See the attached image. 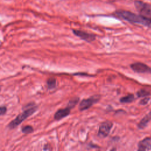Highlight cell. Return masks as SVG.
<instances>
[{"label": "cell", "instance_id": "9a60e30c", "mask_svg": "<svg viewBox=\"0 0 151 151\" xmlns=\"http://www.w3.org/2000/svg\"><path fill=\"white\" fill-rule=\"evenodd\" d=\"M34 129H33V127L31 126H24L22 128V132L24 133H25V134H28V133H31L33 132Z\"/></svg>", "mask_w": 151, "mask_h": 151}, {"label": "cell", "instance_id": "8fae6325", "mask_svg": "<svg viewBox=\"0 0 151 151\" xmlns=\"http://www.w3.org/2000/svg\"><path fill=\"white\" fill-rule=\"evenodd\" d=\"M134 100V96L133 94H128L120 99V102L122 103H130L133 101Z\"/></svg>", "mask_w": 151, "mask_h": 151}, {"label": "cell", "instance_id": "2e32d148", "mask_svg": "<svg viewBox=\"0 0 151 151\" xmlns=\"http://www.w3.org/2000/svg\"><path fill=\"white\" fill-rule=\"evenodd\" d=\"M149 100H150V98H149V97H144L143 99L140 100V101L139 102V104H141V105H146V104H147Z\"/></svg>", "mask_w": 151, "mask_h": 151}, {"label": "cell", "instance_id": "44dd1931", "mask_svg": "<svg viewBox=\"0 0 151 151\" xmlns=\"http://www.w3.org/2000/svg\"><path fill=\"white\" fill-rule=\"evenodd\" d=\"M97 151H100V150H97Z\"/></svg>", "mask_w": 151, "mask_h": 151}, {"label": "cell", "instance_id": "7c38bea8", "mask_svg": "<svg viewBox=\"0 0 151 151\" xmlns=\"http://www.w3.org/2000/svg\"><path fill=\"white\" fill-rule=\"evenodd\" d=\"M47 84L49 89H52L56 87V80L53 77H51L47 80Z\"/></svg>", "mask_w": 151, "mask_h": 151}, {"label": "cell", "instance_id": "30bf717a", "mask_svg": "<svg viewBox=\"0 0 151 151\" xmlns=\"http://www.w3.org/2000/svg\"><path fill=\"white\" fill-rule=\"evenodd\" d=\"M151 120V111L146 114L145 117L142 118V119L137 124V127L139 129H143L145 128L148 124V123Z\"/></svg>", "mask_w": 151, "mask_h": 151}, {"label": "cell", "instance_id": "6da1fadb", "mask_svg": "<svg viewBox=\"0 0 151 151\" xmlns=\"http://www.w3.org/2000/svg\"><path fill=\"white\" fill-rule=\"evenodd\" d=\"M115 14L117 17L132 23H137L146 26L151 25V19L143 17L140 14L137 15L129 11L118 10L115 12Z\"/></svg>", "mask_w": 151, "mask_h": 151}, {"label": "cell", "instance_id": "3957f363", "mask_svg": "<svg viewBox=\"0 0 151 151\" xmlns=\"http://www.w3.org/2000/svg\"><path fill=\"white\" fill-rule=\"evenodd\" d=\"M134 4L140 15L151 19V5L142 1H135Z\"/></svg>", "mask_w": 151, "mask_h": 151}, {"label": "cell", "instance_id": "d6986e66", "mask_svg": "<svg viewBox=\"0 0 151 151\" xmlns=\"http://www.w3.org/2000/svg\"><path fill=\"white\" fill-rule=\"evenodd\" d=\"M44 150L45 151H47V150H48V145H45L44 147Z\"/></svg>", "mask_w": 151, "mask_h": 151}, {"label": "cell", "instance_id": "ac0fdd59", "mask_svg": "<svg viewBox=\"0 0 151 151\" xmlns=\"http://www.w3.org/2000/svg\"><path fill=\"white\" fill-rule=\"evenodd\" d=\"M88 146H89L90 147H95V148H96V147H99V146H97V145H95V144H94V143H90L88 144Z\"/></svg>", "mask_w": 151, "mask_h": 151}, {"label": "cell", "instance_id": "52a82bcc", "mask_svg": "<svg viewBox=\"0 0 151 151\" xmlns=\"http://www.w3.org/2000/svg\"><path fill=\"white\" fill-rule=\"evenodd\" d=\"M130 66L134 72L138 73H151V68L144 63L140 62L134 63Z\"/></svg>", "mask_w": 151, "mask_h": 151}, {"label": "cell", "instance_id": "7a4b0ae2", "mask_svg": "<svg viewBox=\"0 0 151 151\" xmlns=\"http://www.w3.org/2000/svg\"><path fill=\"white\" fill-rule=\"evenodd\" d=\"M37 110V107L34 105L31 107H28L22 113L18 114L17 117L13 120L8 125L10 129H14L21 124L24 120H25L28 117L32 115Z\"/></svg>", "mask_w": 151, "mask_h": 151}, {"label": "cell", "instance_id": "277c9868", "mask_svg": "<svg viewBox=\"0 0 151 151\" xmlns=\"http://www.w3.org/2000/svg\"><path fill=\"white\" fill-rule=\"evenodd\" d=\"M100 99V95H94L88 99H83L79 104L78 109L80 111H84L90 107H91L94 103L98 102Z\"/></svg>", "mask_w": 151, "mask_h": 151}, {"label": "cell", "instance_id": "e0dca14e", "mask_svg": "<svg viewBox=\"0 0 151 151\" xmlns=\"http://www.w3.org/2000/svg\"><path fill=\"white\" fill-rule=\"evenodd\" d=\"M6 112V107L5 106H0V116L4 115Z\"/></svg>", "mask_w": 151, "mask_h": 151}, {"label": "cell", "instance_id": "ffe728a7", "mask_svg": "<svg viewBox=\"0 0 151 151\" xmlns=\"http://www.w3.org/2000/svg\"><path fill=\"white\" fill-rule=\"evenodd\" d=\"M110 151H117V149H116V147H113L111 149H110Z\"/></svg>", "mask_w": 151, "mask_h": 151}, {"label": "cell", "instance_id": "4fadbf2b", "mask_svg": "<svg viewBox=\"0 0 151 151\" xmlns=\"http://www.w3.org/2000/svg\"><path fill=\"white\" fill-rule=\"evenodd\" d=\"M78 101H79V98L78 97H74L73 99H71L69 101V102L68 103V105H67V107L69 108L71 110V109H73V107H74L77 105Z\"/></svg>", "mask_w": 151, "mask_h": 151}, {"label": "cell", "instance_id": "8992f818", "mask_svg": "<svg viewBox=\"0 0 151 151\" xmlns=\"http://www.w3.org/2000/svg\"><path fill=\"white\" fill-rule=\"evenodd\" d=\"M72 31L75 35L80 37L81 40L86 41L88 42H92L96 40V35L93 34L88 33L82 30L75 29H73Z\"/></svg>", "mask_w": 151, "mask_h": 151}, {"label": "cell", "instance_id": "5bb4252c", "mask_svg": "<svg viewBox=\"0 0 151 151\" xmlns=\"http://www.w3.org/2000/svg\"><path fill=\"white\" fill-rule=\"evenodd\" d=\"M136 95L138 97H147V96H149L150 95V91L146 90H145V89H141V90H139L137 93H136Z\"/></svg>", "mask_w": 151, "mask_h": 151}, {"label": "cell", "instance_id": "9c48e42d", "mask_svg": "<svg viewBox=\"0 0 151 151\" xmlns=\"http://www.w3.org/2000/svg\"><path fill=\"white\" fill-rule=\"evenodd\" d=\"M70 109L69 108H68L67 107L65 109H59L58 110H57L55 114H54V119L57 120H59L62 119L64 117H67V116H68L70 113Z\"/></svg>", "mask_w": 151, "mask_h": 151}, {"label": "cell", "instance_id": "ba28073f", "mask_svg": "<svg viewBox=\"0 0 151 151\" xmlns=\"http://www.w3.org/2000/svg\"><path fill=\"white\" fill-rule=\"evenodd\" d=\"M137 151H147L151 150V137H146L139 141Z\"/></svg>", "mask_w": 151, "mask_h": 151}, {"label": "cell", "instance_id": "5b68a950", "mask_svg": "<svg viewBox=\"0 0 151 151\" xmlns=\"http://www.w3.org/2000/svg\"><path fill=\"white\" fill-rule=\"evenodd\" d=\"M113 125V123L109 120L102 122L99 126L97 133L98 136L101 138H104L107 137L109 134Z\"/></svg>", "mask_w": 151, "mask_h": 151}]
</instances>
